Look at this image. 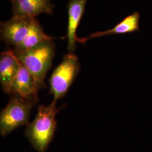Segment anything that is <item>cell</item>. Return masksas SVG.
<instances>
[{
    "instance_id": "6da1fadb",
    "label": "cell",
    "mask_w": 152,
    "mask_h": 152,
    "mask_svg": "<svg viewBox=\"0 0 152 152\" xmlns=\"http://www.w3.org/2000/svg\"><path fill=\"white\" fill-rule=\"evenodd\" d=\"M55 52V45L53 41H48L26 51L14 53L41 88L45 86V78L52 65Z\"/></svg>"
},
{
    "instance_id": "7a4b0ae2",
    "label": "cell",
    "mask_w": 152,
    "mask_h": 152,
    "mask_svg": "<svg viewBox=\"0 0 152 152\" xmlns=\"http://www.w3.org/2000/svg\"><path fill=\"white\" fill-rule=\"evenodd\" d=\"M56 102L48 106L40 105L38 113L26 131V135L33 147L39 152H44L54 134L56 121L55 116L61 108H56Z\"/></svg>"
},
{
    "instance_id": "3957f363",
    "label": "cell",
    "mask_w": 152,
    "mask_h": 152,
    "mask_svg": "<svg viewBox=\"0 0 152 152\" xmlns=\"http://www.w3.org/2000/svg\"><path fill=\"white\" fill-rule=\"evenodd\" d=\"M37 96L24 99L19 96L12 99L0 115V131L2 136L28 123L33 106L37 103Z\"/></svg>"
},
{
    "instance_id": "277c9868",
    "label": "cell",
    "mask_w": 152,
    "mask_h": 152,
    "mask_svg": "<svg viewBox=\"0 0 152 152\" xmlns=\"http://www.w3.org/2000/svg\"><path fill=\"white\" fill-rule=\"evenodd\" d=\"M80 69L76 55L70 53L64 55L59 65L55 69L50 78V92L56 101L65 96Z\"/></svg>"
},
{
    "instance_id": "5b68a950",
    "label": "cell",
    "mask_w": 152,
    "mask_h": 152,
    "mask_svg": "<svg viewBox=\"0 0 152 152\" xmlns=\"http://www.w3.org/2000/svg\"><path fill=\"white\" fill-rule=\"evenodd\" d=\"M32 18L12 16L6 22L1 23V39L15 48L22 44L27 37Z\"/></svg>"
},
{
    "instance_id": "8992f818",
    "label": "cell",
    "mask_w": 152,
    "mask_h": 152,
    "mask_svg": "<svg viewBox=\"0 0 152 152\" xmlns=\"http://www.w3.org/2000/svg\"><path fill=\"white\" fill-rule=\"evenodd\" d=\"M53 0H11L12 16L33 18L41 14L52 15L54 9Z\"/></svg>"
},
{
    "instance_id": "52a82bcc",
    "label": "cell",
    "mask_w": 152,
    "mask_h": 152,
    "mask_svg": "<svg viewBox=\"0 0 152 152\" xmlns=\"http://www.w3.org/2000/svg\"><path fill=\"white\" fill-rule=\"evenodd\" d=\"M87 0H69L68 5V27L65 36L68 39V50L72 53L76 49L78 42L76 32L85 12Z\"/></svg>"
},
{
    "instance_id": "ba28073f",
    "label": "cell",
    "mask_w": 152,
    "mask_h": 152,
    "mask_svg": "<svg viewBox=\"0 0 152 152\" xmlns=\"http://www.w3.org/2000/svg\"><path fill=\"white\" fill-rule=\"evenodd\" d=\"M39 88L32 75L20 63L18 73L11 84L10 93L15 94L22 98L28 99L37 96Z\"/></svg>"
},
{
    "instance_id": "9c48e42d",
    "label": "cell",
    "mask_w": 152,
    "mask_h": 152,
    "mask_svg": "<svg viewBox=\"0 0 152 152\" xmlns=\"http://www.w3.org/2000/svg\"><path fill=\"white\" fill-rule=\"evenodd\" d=\"M20 67V62L14 51H7L2 53L0 58V81L4 92L10 94L11 84Z\"/></svg>"
},
{
    "instance_id": "30bf717a",
    "label": "cell",
    "mask_w": 152,
    "mask_h": 152,
    "mask_svg": "<svg viewBox=\"0 0 152 152\" xmlns=\"http://www.w3.org/2000/svg\"><path fill=\"white\" fill-rule=\"evenodd\" d=\"M140 19V14L139 12H134L130 15L125 17L121 22L115 25L114 27L104 31H100L90 34L87 37L80 38L78 42L84 44L88 39L92 38H99L103 36L125 34L127 33H134L140 30L139 21Z\"/></svg>"
},
{
    "instance_id": "8fae6325",
    "label": "cell",
    "mask_w": 152,
    "mask_h": 152,
    "mask_svg": "<svg viewBox=\"0 0 152 152\" xmlns=\"http://www.w3.org/2000/svg\"><path fill=\"white\" fill-rule=\"evenodd\" d=\"M56 37H52L44 32V29L36 18L32 19L31 26L27 37L22 44L14 48V53H18L32 49L41 43L54 41Z\"/></svg>"
}]
</instances>
